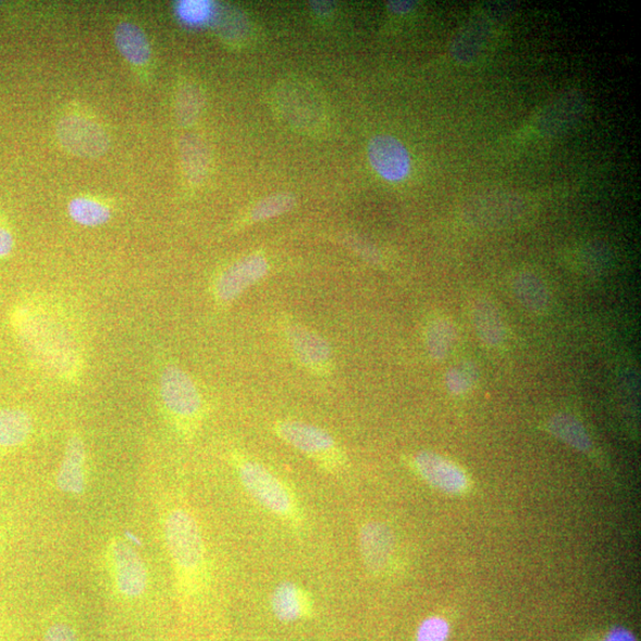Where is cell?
I'll use <instances>...</instances> for the list:
<instances>
[{
	"label": "cell",
	"instance_id": "1",
	"mask_svg": "<svg viewBox=\"0 0 641 641\" xmlns=\"http://www.w3.org/2000/svg\"><path fill=\"white\" fill-rule=\"evenodd\" d=\"M163 533L178 583L186 593L199 590L205 577V543L199 522L186 508L169 511L163 521Z\"/></svg>",
	"mask_w": 641,
	"mask_h": 641
},
{
	"label": "cell",
	"instance_id": "2",
	"mask_svg": "<svg viewBox=\"0 0 641 641\" xmlns=\"http://www.w3.org/2000/svg\"><path fill=\"white\" fill-rule=\"evenodd\" d=\"M22 335L34 346L35 356L47 369L63 378H73L81 370V355L72 336L56 320L37 313H25Z\"/></svg>",
	"mask_w": 641,
	"mask_h": 641
},
{
	"label": "cell",
	"instance_id": "3",
	"mask_svg": "<svg viewBox=\"0 0 641 641\" xmlns=\"http://www.w3.org/2000/svg\"><path fill=\"white\" fill-rule=\"evenodd\" d=\"M238 476L247 493L268 511L292 525L303 520L294 494L266 466L243 460L238 464Z\"/></svg>",
	"mask_w": 641,
	"mask_h": 641
},
{
	"label": "cell",
	"instance_id": "4",
	"mask_svg": "<svg viewBox=\"0 0 641 641\" xmlns=\"http://www.w3.org/2000/svg\"><path fill=\"white\" fill-rule=\"evenodd\" d=\"M164 407L183 433H192L202 415V399L193 379L176 366H169L161 377Z\"/></svg>",
	"mask_w": 641,
	"mask_h": 641
},
{
	"label": "cell",
	"instance_id": "5",
	"mask_svg": "<svg viewBox=\"0 0 641 641\" xmlns=\"http://www.w3.org/2000/svg\"><path fill=\"white\" fill-rule=\"evenodd\" d=\"M278 435L295 449L311 457L326 469L344 464V454L334 437L325 430L304 422L282 421L276 424Z\"/></svg>",
	"mask_w": 641,
	"mask_h": 641
},
{
	"label": "cell",
	"instance_id": "6",
	"mask_svg": "<svg viewBox=\"0 0 641 641\" xmlns=\"http://www.w3.org/2000/svg\"><path fill=\"white\" fill-rule=\"evenodd\" d=\"M110 577L118 594L137 599L147 591L149 575L146 564L128 542L112 540L107 553Z\"/></svg>",
	"mask_w": 641,
	"mask_h": 641
},
{
	"label": "cell",
	"instance_id": "7",
	"mask_svg": "<svg viewBox=\"0 0 641 641\" xmlns=\"http://www.w3.org/2000/svg\"><path fill=\"white\" fill-rule=\"evenodd\" d=\"M526 201L509 192L478 194L465 206V215L470 224L482 227L504 226L516 221L525 212Z\"/></svg>",
	"mask_w": 641,
	"mask_h": 641
},
{
	"label": "cell",
	"instance_id": "8",
	"mask_svg": "<svg viewBox=\"0 0 641 641\" xmlns=\"http://www.w3.org/2000/svg\"><path fill=\"white\" fill-rule=\"evenodd\" d=\"M57 135L65 150L81 157L95 159L107 152L110 147L109 136L103 128L81 115L61 118Z\"/></svg>",
	"mask_w": 641,
	"mask_h": 641
},
{
	"label": "cell",
	"instance_id": "9",
	"mask_svg": "<svg viewBox=\"0 0 641 641\" xmlns=\"http://www.w3.org/2000/svg\"><path fill=\"white\" fill-rule=\"evenodd\" d=\"M585 112V99L580 90L562 91L535 118V128L543 136L564 135L577 125Z\"/></svg>",
	"mask_w": 641,
	"mask_h": 641
},
{
	"label": "cell",
	"instance_id": "10",
	"mask_svg": "<svg viewBox=\"0 0 641 641\" xmlns=\"http://www.w3.org/2000/svg\"><path fill=\"white\" fill-rule=\"evenodd\" d=\"M285 335L295 357L307 370L318 375L332 372V349L322 336L297 323L287 324Z\"/></svg>",
	"mask_w": 641,
	"mask_h": 641
},
{
	"label": "cell",
	"instance_id": "11",
	"mask_svg": "<svg viewBox=\"0 0 641 641\" xmlns=\"http://www.w3.org/2000/svg\"><path fill=\"white\" fill-rule=\"evenodd\" d=\"M269 263L264 256L250 255L235 261L220 274L215 284V296L221 304H231L251 285L267 276Z\"/></svg>",
	"mask_w": 641,
	"mask_h": 641
},
{
	"label": "cell",
	"instance_id": "12",
	"mask_svg": "<svg viewBox=\"0 0 641 641\" xmlns=\"http://www.w3.org/2000/svg\"><path fill=\"white\" fill-rule=\"evenodd\" d=\"M369 160L375 172L391 182L408 177L411 170L410 153L397 138L379 135L369 144Z\"/></svg>",
	"mask_w": 641,
	"mask_h": 641
},
{
	"label": "cell",
	"instance_id": "13",
	"mask_svg": "<svg viewBox=\"0 0 641 641\" xmlns=\"http://www.w3.org/2000/svg\"><path fill=\"white\" fill-rule=\"evenodd\" d=\"M415 467L429 485L449 494L464 493L468 489V478L464 470L443 456L422 452L415 456Z\"/></svg>",
	"mask_w": 641,
	"mask_h": 641
},
{
	"label": "cell",
	"instance_id": "14",
	"mask_svg": "<svg viewBox=\"0 0 641 641\" xmlns=\"http://www.w3.org/2000/svg\"><path fill=\"white\" fill-rule=\"evenodd\" d=\"M359 547L363 565L371 574H381L394 554L395 535L379 521H369L359 533Z\"/></svg>",
	"mask_w": 641,
	"mask_h": 641
},
{
	"label": "cell",
	"instance_id": "15",
	"mask_svg": "<svg viewBox=\"0 0 641 641\" xmlns=\"http://www.w3.org/2000/svg\"><path fill=\"white\" fill-rule=\"evenodd\" d=\"M57 485L62 493L72 495H82L86 490V449L84 441L76 435L65 446Z\"/></svg>",
	"mask_w": 641,
	"mask_h": 641
},
{
	"label": "cell",
	"instance_id": "16",
	"mask_svg": "<svg viewBox=\"0 0 641 641\" xmlns=\"http://www.w3.org/2000/svg\"><path fill=\"white\" fill-rule=\"evenodd\" d=\"M271 608L279 620L294 622L307 616L310 611V599L303 588L286 581L274 588Z\"/></svg>",
	"mask_w": 641,
	"mask_h": 641
},
{
	"label": "cell",
	"instance_id": "17",
	"mask_svg": "<svg viewBox=\"0 0 641 641\" xmlns=\"http://www.w3.org/2000/svg\"><path fill=\"white\" fill-rule=\"evenodd\" d=\"M32 416L17 408L0 409V454L17 449L33 434Z\"/></svg>",
	"mask_w": 641,
	"mask_h": 641
},
{
	"label": "cell",
	"instance_id": "18",
	"mask_svg": "<svg viewBox=\"0 0 641 641\" xmlns=\"http://www.w3.org/2000/svg\"><path fill=\"white\" fill-rule=\"evenodd\" d=\"M472 320L479 337L488 346H501L505 340V325L498 310L486 298H477L472 305Z\"/></svg>",
	"mask_w": 641,
	"mask_h": 641
},
{
	"label": "cell",
	"instance_id": "19",
	"mask_svg": "<svg viewBox=\"0 0 641 641\" xmlns=\"http://www.w3.org/2000/svg\"><path fill=\"white\" fill-rule=\"evenodd\" d=\"M514 294L519 304L526 309L541 313L551 304V294L547 286L538 274L522 271L517 274L513 282Z\"/></svg>",
	"mask_w": 641,
	"mask_h": 641
},
{
	"label": "cell",
	"instance_id": "20",
	"mask_svg": "<svg viewBox=\"0 0 641 641\" xmlns=\"http://www.w3.org/2000/svg\"><path fill=\"white\" fill-rule=\"evenodd\" d=\"M114 41L128 62L141 65L150 60L151 48L148 38L136 24L123 22L118 25Z\"/></svg>",
	"mask_w": 641,
	"mask_h": 641
},
{
	"label": "cell",
	"instance_id": "21",
	"mask_svg": "<svg viewBox=\"0 0 641 641\" xmlns=\"http://www.w3.org/2000/svg\"><path fill=\"white\" fill-rule=\"evenodd\" d=\"M491 35V25L485 21H474L465 25L452 46V54L459 62H470L485 48Z\"/></svg>",
	"mask_w": 641,
	"mask_h": 641
},
{
	"label": "cell",
	"instance_id": "22",
	"mask_svg": "<svg viewBox=\"0 0 641 641\" xmlns=\"http://www.w3.org/2000/svg\"><path fill=\"white\" fill-rule=\"evenodd\" d=\"M180 152L183 170L192 183H200L207 175L209 157L204 141L195 135L182 137Z\"/></svg>",
	"mask_w": 641,
	"mask_h": 641
},
{
	"label": "cell",
	"instance_id": "23",
	"mask_svg": "<svg viewBox=\"0 0 641 641\" xmlns=\"http://www.w3.org/2000/svg\"><path fill=\"white\" fill-rule=\"evenodd\" d=\"M548 431L575 449L590 452L592 449L591 437L588 436L583 426L577 418L567 414H558L551 418L547 423Z\"/></svg>",
	"mask_w": 641,
	"mask_h": 641
},
{
	"label": "cell",
	"instance_id": "24",
	"mask_svg": "<svg viewBox=\"0 0 641 641\" xmlns=\"http://www.w3.org/2000/svg\"><path fill=\"white\" fill-rule=\"evenodd\" d=\"M211 20L215 32L229 41H239L246 37L248 29H250V25H248L250 23L238 8L213 7Z\"/></svg>",
	"mask_w": 641,
	"mask_h": 641
},
{
	"label": "cell",
	"instance_id": "25",
	"mask_svg": "<svg viewBox=\"0 0 641 641\" xmlns=\"http://www.w3.org/2000/svg\"><path fill=\"white\" fill-rule=\"evenodd\" d=\"M69 212L76 224L88 227L107 224L111 219V211L107 206L86 198L72 200L69 206Z\"/></svg>",
	"mask_w": 641,
	"mask_h": 641
},
{
	"label": "cell",
	"instance_id": "26",
	"mask_svg": "<svg viewBox=\"0 0 641 641\" xmlns=\"http://www.w3.org/2000/svg\"><path fill=\"white\" fill-rule=\"evenodd\" d=\"M204 107L201 90L190 84L183 85L176 97V118L182 126H190L198 120Z\"/></svg>",
	"mask_w": 641,
	"mask_h": 641
},
{
	"label": "cell",
	"instance_id": "27",
	"mask_svg": "<svg viewBox=\"0 0 641 641\" xmlns=\"http://www.w3.org/2000/svg\"><path fill=\"white\" fill-rule=\"evenodd\" d=\"M455 329L447 320H436L427 331V347L430 356L442 360L449 355L455 342Z\"/></svg>",
	"mask_w": 641,
	"mask_h": 641
},
{
	"label": "cell",
	"instance_id": "28",
	"mask_svg": "<svg viewBox=\"0 0 641 641\" xmlns=\"http://www.w3.org/2000/svg\"><path fill=\"white\" fill-rule=\"evenodd\" d=\"M296 205L295 195L292 193H279L268 196L259 201L252 209L254 221H263L291 212Z\"/></svg>",
	"mask_w": 641,
	"mask_h": 641
},
{
	"label": "cell",
	"instance_id": "29",
	"mask_svg": "<svg viewBox=\"0 0 641 641\" xmlns=\"http://www.w3.org/2000/svg\"><path fill=\"white\" fill-rule=\"evenodd\" d=\"M477 372L473 366L464 365L452 369L446 375V384L453 394H465L476 383Z\"/></svg>",
	"mask_w": 641,
	"mask_h": 641
},
{
	"label": "cell",
	"instance_id": "30",
	"mask_svg": "<svg viewBox=\"0 0 641 641\" xmlns=\"http://www.w3.org/2000/svg\"><path fill=\"white\" fill-rule=\"evenodd\" d=\"M449 633L451 626L447 620L431 617L418 627L416 641H447Z\"/></svg>",
	"mask_w": 641,
	"mask_h": 641
},
{
	"label": "cell",
	"instance_id": "31",
	"mask_svg": "<svg viewBox=\"0 0 641 641\" xmlns=\"http://www.w3.org/2000/svg\"><path fill=\"white\" fill-rule=\"evenodd\" d=\"M213 7L208 2H181L177 5V13L183 22L188 24H200L211 19Z\"/></svg>",
	"mask_w": 641,
	"mask_h": 641
},
{
	"label": "cell",
	"instance_id": "32",
	"mask_svg": "<svg viewBox=\"0 0 641 641\" xmlns=\"http://www.w3.org/2000/svg\"><path fill=\"white\" fill-rule=\"evenodd\" d=\"M44 641H78V638L71 624L57 621L48 627Z\"/></svg>",
	"mask_w": 641,
	"mask_h": 641
},
{
	"label": "cell",
	"instance_id": "33",
	"mask_svg": "<svg viewBox=\"0 0 641 641\" xmlns=\"http://www.w3.org/2000/svg\"><path fill=\"white\" fill-rule=\"evenodd\" d=\"M387 8L392 13H396V15H407V13L416 8V2H409V0H394V2L387 3Z\"/></svg>",
	"mask_w": 641,
	"mask_h": 641
},
{
	"label": "cell",
	"instance_id": "34",
	"mask_svg": "<svg viewBox=\"0 0 641 641\" xmlns=\"http://www.w3.org/2000/svg\"><path fill=\"white\" fill-rule=\"evenodd\" d=\"M13 245H15V242H13L12 234L8 230L0 227V258L10 255Z\"/></svg>",
	"mask_w": 641,
	"mask_h": 641
},
{
	"label": "cell",
	"instance_id": "35",
	"mask_svg": "<svg viewBox=\"0 0 641 641\" xmlns=\"http://www.w3.org/2000/svg\"><path fill=\"white\" fill-rule=\"evenodd\" d=\"M310 8L317 15L324 17L332 15L335 4L333 2H326V0H312Z\"/></svg>",
	"mask_w": 641,
	"mask_h": 641
},
{
	"label": "cell",
	"instance_id": "36",
	"mask_svg": "<svg viewBox=\"0 0 641 641\" xmlns=\"http://www.w3.org/2000/svg\"><path fill=\"white\" fill-rule=\"evenodd\" d=\"M604 641H637L633 633L629 630L624 629V627H616L613 629L604 639Z\"/></svg>",
	"mask_w": 641,
	"mask_h": 641
},
{
	"label": "cell",
	"instance_id": "37",
	"mask_svg": "<svg viewBox=\"0 0 641 641\" xmlns=\"http://www.w3.org/2000/svg\"><path fill=\"white\" fill-rule=\"evenodd\" d=\"M350 243L353 244V248H355V250L359 252L365 259H368L370 261H373V263H377V261L379 260V256L371 246L365 245L359 241Z\"/></svg>",
	"mask_w": 641,
	"mask_h": 641
},
{
	"label": "cell",
	"instance_id": "38",
	"mask_svg": "<svg viewBox=\"0 0 641 641\" xmlns=\"http://www.w3.org/2000/svg\"><path fill=\"white\" fill-rule=\"evenodd\" d=\"M0 540H2V539H0Z\"/></svg>",
	"mask_w": 641,
	"mask_h": 641
}]
</instances>
